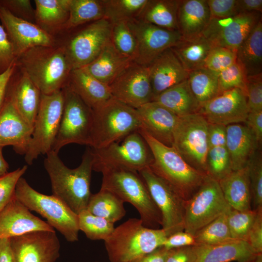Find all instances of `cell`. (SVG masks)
Here are the masks:
<instances>
[{"instance_id":"1","label":"cell","mask_w":262,"mask_h":262,"mask_svg":"<svg viewBox=\"0 0 262 262\" xmlns=\"http://www.w3.org/2000/svg\"><path fill=\"white\" fill-rule=\"evenodd\" d=\"M94 156L87 147L77 167H67L58 153L51 150L46 154L44 167L50 180L52 195L78 214L86 210L91 195L90 182Z\"/></svg>"},{"instance_id":"2","label":"cell","mask_w":262,"mask_h":262,"mask_svg":"<svg viewBox=\"0 0 262 262\" xmlns=\"http://www.w3.org/2000/svg\"><path fill=\"white\" fill-rule=\"evenodd\" d=\"M16 63L44 95L62 90L73 70L64 45L32 48L18 57Z\"/></svg>"},{"instance_id":"3","label":"cell","mask_w":262,"mask_h":262,"mask_svg":"<svg viewBox=\"0 0 262 262\" xmlns=\"http://www.w3.org/2000/svg\"><path fill=\"white\" fill-rule=\"evenodd\" d=\"M138 131L152 153L153 161L149 167L185 200H188L197 191L207 174L192 167L173 147L156 140L142 128Z\"/></svg>"},{"instance_id":"4","label":"cell","mask_w":262,"mask_h":262,"mask_svg":"<svg viewBox=\"0 0 262 262\" xmlns=\"http://www.w3.org/2000/svg\"><path fill=\"white\" fill-rule=\"evenodd\" d=\"M101 189L111 192L124 202L133 206L143 225L159 229L162 218L144 181L136 171L120 168L104 169Z\"/></svg>"},{"instance_id":"5","label":"cell","mask_w":262,"mask_h":262,"mask_svg":"<svg viewBox=\"0 0 262 262\" xmlns=\"http://www.w3.org/2000/svg\"><path fill=\"white\" fill-rule=\"evenodd\" d=\"M166 237L162 228H147L140 219L130 218L115 228L104 244L110 262H131L163 246Z\"/></svg>"},{"instance_id":"6","label":"cell","mask_w":262,"mask_h":262,"mask_svg":"<svg viewBox=\"0 0 262 262\" xmlns=\"http://www.w3.org/2000/svg\"><path fill=\"white\" fill-rule=\"evenodd\" d=\"M15 196L30 211L36 212L45 218L67 241L78 240V215L57 197L38 192L22 177L16 183Z\"/></svg>"},{"instance_id":"7","label":"cell","mask_w":262,"mask_h":262,"mask_svg":"<svg viewBox=\"0 0 262 262\" xmlns=\"http://www.w3.org/2000/svg\"><path fill=\"white\" fill-rule=\"evenodd\" d=\"M93 111L92 148L105 147L142 128L137 110L114 98Z\"/></svg>"},{"instance_id":"8","label":"cell","mask_w":262,"mask_h":262,"mask_svg":"<svg viewBox=\"0 0 262 262\" xmlns=\"http://www.w3.org/2000/svg\"><path fill=\"white\" fill-rule=\"evenodd\" d=\"M92 149L93 170L97 172L104 169L120 168L139 172L149 167L153 161L151 149L138 131L105 147Z\"/></svg>"},{"instance_id":"9","label":"cell","mask_w":262,"mask_h":262,"mask_svg":"<svg viewBox=\"0 0 262 262\" xmlns=\"http://www.w3.org/2000/svg\"><path fill=\"white\" fill-rule=\"evenodd\" d=\"M63 110L52 150L58 153L64 146L78 144L90 147L93 125V110L75 93L65 86Z\"/></svg>"},{"instance_id":"10","label":"cell","mask_w":262,"mask_h":262,"mask_svg":"<svg viewBox=\"0 0 262 262\" xmlns=\"http://www.w3.org/2000/svg\"><path fill=\"white\" fill-rule=\"evenodd\" d=\"M64 102L63 89L50 94H41L32 138L24 155L28 164L31 165L40 155H46L52 150L59 128Z\"/></svg>"},{"instance_id":"11","label":"cell","mask_w":262,"mask_h":262,"mask_svg":"<svg viewBox=\"0 0 262 262\" xmlns=\"http://www.w3.org/2000/svg\"><path fill=\"white\" fill-rule=\"evenodd\" d=\"M209 125L199 113L180 117L172 145L188 164L205 174Z\"/></svg>"},{"instance_id":"12","label":"cell","mask_w":262,"mask_h":262,"mask_svg":"<svg viewBox=\"0 0 262 262\" xmlns=\"http://www.w3.org/2000/svg\"><path fill=\"white\" fill-rule=\"evenodd\" d=\"M230 208L218 181L206 175L197 191L185 201L184 230L194 236Z\"/></svg>"},{"instance_id":"13","label":"cell","mask_w":262,"mask_h":262,"mask_svg":"<svg viewBox=\"0 0 262 262\" xmlns=\"http://www.w3.org/2000/svg\"><path fill=\"white\" fill-rule=\"evenodd\" d=\"M138 173L160 212L162 229L167 237L175 232L184 230L186 200L149 167Z\"/></svg>"},{"instance_id":"14","label":"cell","mask_w":262,"mask_h":262,"mask_svg":"<svg viewBox=\"0 0 262 262\" xmlns=\"http://www.w3.org/2000/svg\"><path fill=\"white\" fill-rule=\"evenodd\" d=\"M112 25L103 18L82 26L71 35L64 46L73 69L91 63L111 42Z\"/></svg>"},{"instance_id":"15","label":"cell","mask_w":262,"mask_h":262,"mask_svg":"<svg viewBox=\"0 0 262 262\" xmlns=\"http://www.w3.org/2000/svg\"><path fill=\"white\" fill-rule=\"evenodd\" d=\"M262 17L261 13L252 12L211 18L202 35L213 47H222L236 51Z\"/></svg>"},{"instance_id":"16","label":"cell","mask_w":262,"mask_h":262,"mask_svg":"<svg viewBox=\"0 0 262 262\" xmlns=\"http://www.w3.org/2000/svg\"><path fill=\"white\" fill-rule=\"evenodd\" d=\"M127 22L136 41L133 61L142 65L148 66L182 38L178 31L166 29L136 19Z\"/></svg>"},{"instance_id":"17","label":"cell","mask_w":262,"mask_h":262,"mask_svg":"<svg viewBox=\"0 0 262 262\" xmlns=\"http://www.w3.org/2000/svg\"><path fill=\"white\" fill-rule=\"evenodd\" d=\"M109 86L114 98L135 109L153 99L147 66L133 61Z\"/></svg>"},{"instance_id":"18","label":"cell","mask_w":262,"mask_h":262,"mask_svg":"<svg viewBox=\"0 0 262 262\" xmlns=\"http://www.w3.org/2000/svg\"><path fill=\"white\" fill-rule=\"evenodd\" d=\"M14 262H55L60 243L54 231L38 230L9 238Z\"/></svg>"},{"instance_id":"19","label":"cell","mask_w":262,"mask_h":262,"mask_svg":"<svg viewBox=\"0 0 262 262\" xmlns=\"http://www.w3.org/2000/svg\"><path fill=\"white\" fill-rule=\"evenodd\" d=\"M198 113L210 124L245 123L249 113L246 94L239 88L224 91L201 105Z\"/></svg>"},{"instance_id":"20","label":"cell","mask_w":262,"mask_h":262,"mask_svg":"<svg viewBox=\"0 0 262 262\" xmlns=\"http://www.w3.org/2000/svg\"><path fill=\"white\" fill-rule=\"evenodd\" d=\"M0 20L12 44L17 59L36 46H52V35L35 23L17 17L0 6Z\"/></svg>"},{"instance_id":"21","label":"cell","mask_w":262,"mask_h":262,"mask_svg":"<svg viewBox=\"0 0 262 262\" xmlns=\"http://www.w3.org/2000/svg\"><path fill=\"white\" fill-rule=\"evenodd\" d=\"M38 230L54 229L46 221L32 213L15 196L0 212V239Z\"/></svg>"},{"instance_id":"22","label":"cell","mask_w":262,"mask_h":262,"mask_svg":"<svg viewBox=\"0 0 262 262\" xmlns=\"http://www.w3.org/2000/svg\"><path fill=\"white\" fill-rule=\"evenodd\" d=\"M33 127L20 115L12 102L6 98L0 111V147L11 146L18 154L25 155Z\"/></svg>"},{"instance_id":"23","label":"cell","mask_w":262,"mask_h":262,"mask_svg":"<svg viewBox=\"0 0 262 262\" xmlns=\"http://www.w3.org/2000/svg\"><path fill=\"white\" fill-rule=\"evenodd\" d=\"M147 66L153 98L188 78L189 72L183 67L171 48L163 51Z\"/></svg>"},{"instance_id":"24","label":"cell","mask_w":262,"mask_h":262,"mask_svg":"<svg viewBox=\"0 0 262 262\" xmlns=\"http://www.w3.org/2000/svg\"><path fill=\"white\" fill-rule=\"evenodd\" d=\"M136 109L142 122V129L162 144L172 146L173 133L180 117L155 101Z\"/></svg>"},{"instance_id":"25","label":"cell","mask_w":262,"mask_h":262,"mask_svg":"<svg viewBox=\"0 0 262 262\" xmlns=\"http://www.w3.org/2000/svg\"><path fill=\"white\" fill-rule=\"evenodd\" d=\"M13 74L7 85L6 98L11 100L22 117L33 127L41 93L24 72L21 71L16 77Z\"/></svg>"},{"instance_id":"26","label":"cell","mask_w":262,"mask_h":262,"mask_svg":"<svg viewBox=\"0 0 262 262\" xmlns=\"http://www.w3.org/2000/svg\"><path fill=\"white\" fill-rule=\"evenodd\" d=\"M196 262H252L258 254L244 240L231 239L216 244L196 245Z\"/></svg>"},{"instance_id":"27","label":"cell","mask_w":262,"mask_h":262,"mask_svg":"<svg viewBox=\"0 0 262 262\" xmlns=\"http://www.w3.org/2000/svg\"><path fill=\"white\" fill-rule=\"evenodd\" d=\"M94 111L113 97L108 85L98 81L83 68L73 69L66 84Z\"/></svg>"},{"instance_id":"28","label":"cell","mask_w":262,"mask_h":262,"mask_svg":"<svg viewBox=\"0 0 262 262\" xmlns=\"http://www.w3.org/2000/svg\"><path fill=\"white\" fill-rule=\"evenodd\" d=\"M226 147L232 171L246 166L256 152L258 144L254 135L245 125L233 124L226 127Z\"/></svg>"},{"instance_id":"29","label":"cell","mask_w":262,"mask_h":262,"mask_svg":"<svg viewBox=\"0 0 262 262\" xmlns=\"http://www.w3.org/2000/svg\"><path fill=\"white\" fill-rule=\"evenodd\" d=\"M210 19L207 0H180L177 26L182 38L202 35Z\"/></svg>"},{"instance_id":"30","label":"cell","mask_w":262,"mask_h":262,"mask_svg":"<svg viewBox=\"0 0 262 262\" xmlns=\"http://www.w3.org/2000/svg\"><path fill=\"white\" fill-rule=\"evenodd\" d=\"M132 61L120 53L111 42L93 61L82 68L109 86Z\"/></svg>"},{"instance_id":"31","label":"cell","mask_w":262,"mask_h":262,"mask_svg":"<svg viewBox=\"0 0 262 262\" xmlns=\"http://www.w3.org/2000/svg\"><path fill=\"white\" fill-rule=\"evenodd\" d=\"M218 182L226 201L232 209L238 211L252 209L250 182L246 166L232 171Z\"/></svg>"},{"instance_id":"32","label":"cell","mask_w":262,"mask_h":262,"mask_svg":"<svg viewBox=\"0 0 262 262\" xmlns=\"http://www.w3.org/2000/svg\"><path fill=\"white\" fill-rule=\"evenodd\" d=\"M152 101L160 104L179 117L198 113L200 108L187 80L160 93Z\"/></svg>"},{"instance_id":"33","label":"cell","mask_w":262,"mask_h":262,"mask_svg":"<svg viewBox=\"0 0 262 262\" xmlns=\"http://www.w3.org/2000/svg\"><path fill=\"white\" fill-rule=\"evenodd\" d=\"M236 62L247 77L262 73V19L238 48Z\"/></svg>"},{"instance_id":"34","label":"cell","mask_w":262,"mask_h":262,"mask_svg":"<svg viewBox=\"0 0 262 262\" xmlns=\"http://www.w3.org/2000/svg\"><path fill=\"white\" fill-rule=\"evenodd\" d=\"M212 47L202 34L189 39L181 38L171 49L185 69L190 72L204 67Z\"/></svg>"},{"instance_id":"35","label":"cell","mask_w":262,"mask_h":262,"mask_svg":"<svg viewBox=\"0 0 262 262\" xmlns=\"http://www.w3.org/2000/svg\"><path fill=\"white\" fill-rule=\"evenodd\" d=\"M180 0H147L136 19L170 30H178Z\"/></svg>"},{"instance_id":"36","label":"cell","mask_w":262,"mask_h":262,"mask_svg":"<svg viewBox=\"0 0 262 262\" xmlns=\"http://www.w3.org/2000/svg\"><path fill=\"white\" fill-rule=\"evenodd\" d=\"M69 1L35 0V23L47 32L63 29L69 16Z\"/></svg>"},{"instance_id":"37","label":"cell","mask_w":262,"mask_h":262,"mask_svg":"<svg viewBox=\"0 0 262 262\" xmlns=\"http://www.w3.org/2000/svg\"><path fill=\"white\" fill-rule=\"evenodd\" d=\"M124 203L114 193L100 188L98 192L91 195L86 210L114 224L126 214Z\"/></svg>"},{"instance_id":"38","label":"cell","mask_w":262,"mask_h":262,"mask_svg":"<svg viewBox=\"0 0 262 262\" xmlns=\"http://www.w3.org/2000/svg\"><path fill=\"white\" fill-rule=\"evenodd\" d=\"M104 18L102 0H70L69 16L63 30H71Z\"/></svg>"},{"instance_id":"39","label":"cell","mask_w":262,"mask_h":262,"mask_svg":"<svg viewBox=\"0 0 262 262\" xmlns=\"http://www.w3.org/2000/svg\"><path fill=\"white\" fill-rule=\"evenodd\" d=\"M218 74L204 67L189 72L187 81L200 107L219 94Z\"/></svg>"},{"instance_id":"40","label":"cell","mask_w":262,"mask_h":262,"mask_svg":"<svg viewBox=\"0 0 262 262\" xmlns=\"http://www.w3.org/2000/svg\"><path fill=\"white\" fill-rule=\"evenodd\" d=\"M104 18L112 24L137 18L147 0H102Z\"/></svg>"},{"instance_id":"41","label":"cell","mask_w":262,"mask_h":262,"mask_svg":"<svg viewBox=\"0 0 262 262\" xmlns=\"http://www.w3.org/2000/svg\"><path fill=\"white\" fill-rule=\"evenodd\" d=\"M228 211L196 232L194 235L196 245H213L232 239L227 222Z\"/></svg>"},{"instance_id":"42","label":"cell","mask_w":262,"mask_h":262,"mask_svg":"<svg viewBox=\"0 0 262 262\" xmlns=\"http://www.w3.org/2000/svg\"><path fill=\"white\" fill-rule=\"evenodd\" d=\"M78 215L80 230L83 232L91 240L105 241L114 230V223L95 215L86 210L82 211Z\"/></svg>"},{"instance_id":"43","label":"cell","mask_w":262,"mask_h":262,"mask_svg":"<svg viewBox=\"0 0 262 262\" xmlns=\"http://www.w3.org/2000/svg\"><path fill=\"white\" fill-rule=\"evenodd\" d=\"M207 175L219 181L232 170L226 144L208 146Z\"/></svg>"},{"instance_id":"44","label":"cell","mask_w":262,"mask_h":262,"mask_svg":"<svg viewBox=\"0 0 262 262\" xmlns=\"http://www.w3.org/2000/svg\"><path fill=\"white\" fill-rule=\"evenodd\" d=\"M111 40L120 53L134 60L136 53V41L127 21L113 24Z\"/></svg>"},{"instance_id":"45","label":"cell","mask_w":262,"mask_h":262,"mask_svg":"<svg viewBox=\"0 0 262 262\" xmlns=\"http://www.w3.org/2000/svg\"><path fill=\"white\" fill-rule=\"evenodd\" d=\"M257 211L251 209L238 211L231 208L227 213V222L231 238L246 241L247 235L257 215Z\"/></svg>"},{"instance_id":"46","label":"cell","mask_w":262,"mask_h":262,"mask_svg":"<svg viewBox=\"0 0 262 262\" xmlns=\"http://www.w3.org/2000/svg\"><path fill=\"white\" fill-rule=\"evenodd\" d=\"M246 167L250 182L251 208L256 211L262 210V160L260 154L256 152Z\"/></svg>"},{"instance_id":"47","label":"cell","mask_w":262,"mask_h":262,"mask_svg":"<svg viewBox=\"0 0 262 262\" xmlns=\"http://www.w3.org/2000/svg\"><path fill=\"white\" fill-rule=\"evenodd\" d=\"M219 94L227 90L239 88L246 94L247 77L236 62L218 74Z\"/></svg>"},{"instance_id":"48","label":"cell","mask_w":262,"mask_h":262,"mask_svg":"<svg viewBox=\"0 0 262 262\" xmlns=\"http://www.w3.org/2000/svg\"><path fill=\"white\" fill-rule=\"evenodd\" d=\"M236 62V51L219 46H213L205 61L204 67L217 73Z\"/></svg>"},{"instance_id":"49","label":"cell","mask_w":262,"mask_h":262,"mask_svg":"<svg viewBox=\"0 0 262 262\" xmlns=\"http://www.w3.org/2000/svg\"><path fill=\"white\" fill-rule=\"evenodd\" d=\"M27 168L24 165L0 176V212L14 197L16 183Z\"/></svg>"},{"instance_id":"50","label":"cell","mask_w":262,"mask_h":262,"mask_svg":"<svg viewBox=\"0 0 262 262\" xmlns=\"http://www.w3.org/2000/svg\"><path fill=\"white\" fill-rule=\"evenodd\" d=\"M246 98L249 112L262 111V73L247 77Z\"/></svg>"},{"instance_id":"51","label":"cell","mask_w":262,"mask_h":262,"mask_svg":"<svg viewBox=\"0 0 262 262\" xmlns=\"http://www.w3.org/2000/svg\"><path fill=\"white\" fill-rule=\"evenodd\" d=\"M0 6L17 17L35 23V10L30 0H0Z\"/></svg>"},{"instance_id":"52","label":"cell","mask_w":262,"mask_h":262,"mask_svg":"<svg viewBox=\"0 0 262 262\" xmlns=\"http://www.w3.org/2000/svg\"><path fill=\"white\" fill-rule=\"evenodd\" d=\"M17 60L12 44L2 25L0 24V75Z\"/></svg>"},{"instance_id":"53","label":"cell","mask_w":262,"mask_h":262,"mask_svg":"<svg viewBox=\"0 0 262 262\" xmlns=\"http://www.w3.org/2000/svg\"><path fill=\"white\" fill-rule=\"evenodd\" d=\"M211 18H221L238 15L237 0H207Z\"/></svg>"},{"instance_id":"54","label":"cell","mask_w":262,"mask_h":262,"mask_svg":"<svg viewBox=\"0 0 262 262\" xmlns=\"http://www.w3.org/2000/svg\"><path fill=\"white\" fill-rule=\"evenodd\" d=\"M246 242L257 254L262 253V210L257 211L248 231Z\"/></svg>"},{"instance_id":"55","label":"cell","mask_w":262,"mask_h":262,"mask_svg":"<svg viewBox=\"0 0 262 262\" xmlns=\"http://www.w3.org/2000/svg\"><path fill=\"white\" fill-rule=\"evenodd\" d=\"M196 246H191L169 249L165 262H196Z\"/></svg>"},{"instance_id":"56","label":"cell","mask_w":262,"mask_h":262,"mask_svg":"<svg viewBox=\"0 0 262 262\" xmlns=\"http://www.w3.org/2000/svg\"><path fill=\"white\" fill-rule=\"evenodd\" d=\"M191 246H196L194 236L182 230L167 237L163 246L170 249Z\"/></svg>"},{"instance_id":"57","label":"cell","mask_w":262,"mask_h":262,"mask_svg":"<svg viewBox=\"0 0 262 262\" xmlns=\"http://www.w3.org/2000/svg\"><path fill=\"white\" fill-rule=\"evenodd\" d=\"M245 123L260 145L262 140V111L249 112Z\"/></svg>"},{"instance_id":"58","label":"cell","mask_w":262,"mask_h":262,"mask_svg":"<svg viewBox=\"0 0 262 262\" xmlns=\"http://www.w3.org/2000/svg\"><path fill=\"white\" fill-rule=\"evenodd\" d=\"M168 252L169 249L161 246L131 262H165Z\"/></svg>"},{"instance_id":"59","label":"cell","mask_w":262,"mask_h":262,"mask_svg":"<svg viewBox=\"0 0 262 262\" xmlns=\"http://www.w3.org/2000/svg\"><path fill=\"white\" fill-rule=\"evenodd\" d=\"M17 66L16 61L0 75V111L5 100L8 84Z\"/></svg>"},{"instance_id":"60","label":"cell","mask_w":262,"mask_h":262,"mask_svg":"<svg viewBox=\"0 0 262 262\" xmlns=\"http://www.w3.org/2000/svg\"><path fill=\"white\" fill-rule=\"evenodd\" d=\"M237 13H262V0H237Z\"/></svg>"},{"instance_id":"61","label":"cell","mask_w":262,"mask_h":262,"mask_svg":"<svg viewBox=\"0 0 262 262\" xmlns=\"http://www.w3.org/2000/svg\"><path fill=\"white\" fill-rule=\"evenodd\" d=\"M0 262H14L9 238L0 239Z\"/></svg>"},{"instance_id":"62","label":"cell","mask_w":262,"mask_h":262,"mask_svg":"<svg viewBox=\"0 0 262 262\" xmlns=\"http://www.w3.org/2000/svg\"><path fill=\"white\" fill-rule=\"evenodd\" d=\"M2 148L0 147V176L8 173L9 168V164L3 156Z\"/></svg>"},{"instance_id":"63","label":"cell","mask_w":262,"mask_h":262,"mask_svg":"<svg viewBox=\"0 0 262 262\" xmlns=\"http://www.w3.org/2000/svg\"><path fill=\"white\" fill-rule=\"evenodd\" d=\"M252 262H262V253L257 254Z\"/></svg>"},{"instance_id":"64","label":"cell","mask_w":262,"mask_h":262,"mask_svg":"<svg viewBox=\"0 0 262 262\" xmlns=\"http://www.w3.org/2000/svg\"></svg>"}]
</instances>
